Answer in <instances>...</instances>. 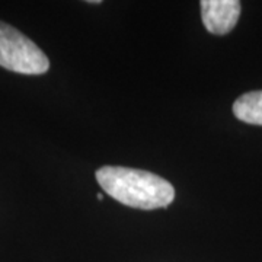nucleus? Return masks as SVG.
<instances>
[{"label": "nucleus", "instance_id": "obj_1", "mask_svg": "<svg viewBox=\"0 0 262 262\" xmlns=\"http://www.w3.org/2000/svg\"><path fill=\"white\" fill-rule=\"evenodd\" d=\"M102 189L124 206L155 210L168 207L175 198V188L159 175L124 166H102L96 170Z\"/></svg>", "mask_w": 262, "mask_h": 262}, {"label": "nucleus", "instance_id": "obj_2", "mask_svg": "<svg viewBox=\"0 0 262 262\" xmlns=\"http://www.w3.org/2000/svg\"><path fill=\"white\" fill-rule=\"evenodd\" d=\"M0 66L20 75H44L50 60L34 41L0 20Z\"/></svg>", "mask_w": 262, "mask_h": 262}, {"label": "nucleus", "instance_id": "obj_3", "mask_svg": "<svg viewBox=\"0 0 262 262\" xmlns=\"http://www.w3.org/2000/svg\"><path fill=\"white\" fill-rule=\"evenodd\" d=\"M200 5L203 24L214 35L229 34L241 16V2L237 0H203Z\"/></svg>", "mask_w": 262, "mask_h": 262}, {"label": "nucleus", "instance_id": "obj_4", "mask_svg": "<svg viewBox=\"0 0 262 262\" xmlns=\"http://www.w3.org/2000/svg\"><path fill=\"white\" fill-rule=\"evenodd\" d=\"M233 114L239 121L262 125V91H252L239 96L233 103Z\"/></svg>", "mask_w": 262, "mask_h": 262}, {"label": "nucleus", "instance_id": "obj_5", "mask_svg": "<svg viewBox=\"0 0 262 262\" xmlns=\"http://www.w3.org/2000/svg\"><path fill=\"white\" fill-rule=\"evenodd\" d=\"M96 198H98V200H103V194H98V195H96Z\"/></svg>", "mask_w": 262, "mask_h": 262}]
</instances>
